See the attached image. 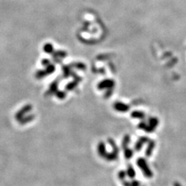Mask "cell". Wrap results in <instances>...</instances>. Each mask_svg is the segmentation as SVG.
Instances as JSON below:
<instances>
[{
    "mask_svg": "<svg viewBox=\"0 0 186 186\" xmlns=\"http://www.w3.org/2000/svg\"><path fill=\"white\" fill-rule=\"evenodd\" d=\"M98 154H99V156L102 157V158H105L106 154H107V152H106V151H105V145H104L103 143H101V144H98Z\"/></svg>",
    "mask_w": 186,
    "mask_h": 186,
    "instance_id": "2",
    "label": "cell"
},
{
    "mask_svg": "<svg viewBox=\"0 0 186 186\" xmlns=\"http://www.w3.org/2000/svg\"><path fill=\"white\" fill-rule=\"evenodd\" d=\"M137 164L139 167V168L141 169L142 171L143 174L145 176L146 178H151L153 176V171L150 168L149 165L148 164L147 161L143 158H140L137 161Z\"/></svg>",
    "mask_w": 186,
    "mask_h": 186,
    "instance_id": "1",
    "label": "cell"
},
{
    "mask_svg": "<svg viewBox=\"0 0 186 186\" xmlns=\"http://www.w3.org/2000/svg\"><path fill=\"white\" fill-rule=\"evenodd\" d=\"M135 171L132 165H129L127 170V175L130 178H134L135 177Z\"/></svg>",
    "mask_w": 186,
    "mask_h": 186,
    "instance_id": "3",
    "label": "cell"
},
{
    "mask_svg": "<svg viewBox=\"0 0 186 186\" xmlns=\"http://www.w3.org/2000/svg\"><path fill=\"white\" fill-rule=\"evenodd\" d=\"M124 154H125V158L127 159H130V158H133V155H134V151H132L131 149H129V148H126L124 149Z\"/></svg>",
    "mask_w": 186,
    "mask_h": 186,
    "instance_id": "5",
    "label": "cell"
},
{
    "mask_svg": "<svg viewBox=\"0 0 186 186\" xmlns=\"http://www.w3.org/2000/svg\"><path fill=\"white\" fill-rule=\"evenodd\" d=\"M154 142L151 141V142L149 144V146L148 147V149H147V151H146V156L147 157L151 156V154H152V151H153V149H154Z\"/></svg>",
    "mask_w": 186,
    "mask_h": 186,
    "instance_id": "4",
    "label": "cell"
},
{
    "mask_svg": "<svg viewBox=\"0 0 186 186\" xmlns=\"http://www.w3.org/2000/svg\"><path fill=\"white\" fill-rule=\"evenodd\" d=\"M130 186H141V185L138 181H137V180H134V181H132L131 182H130Z\"/></svg>",
    "mask_w": 186,
    "mask_h": 186,
    "instance_id": "7",
    "label": "cell"
},
{
    "mask_svg": "<svg viewBox=\"0 0 186 186\" xmlns=\"http://www.w3.org/2000/svg\"><path fill=\"white\" fill-rule=\"evenodd\" d=\"M126 176H127V172L123 171H119V173L118 174V177H119V178L120 179L121 181H123V180H124Z\"/></svg>",
    "mask_w": 186,
    "mask_h": 186,
    "instance_id": "6",
    "label": "cell"
},
{
    "mask_svg": "<svg viewBox=\"0 0 186 186\" xmlns=\"http://www.w3.org/2000/svg\"><path fill=\"white\" fill-rule=\"evenodd\" d=\"M123 185L124 186H130V182H128V181H125L123 182Z\"/></svg>",
    "mask_w": 186,
    "mask_h": 186,
    "instance_id": "8",
    "label": "cell"
},
{
    "mask_svg": "<svg viewBox=\"0 0 186 186\" xmlns=\"http://www.w3.org/2000/svg\"><path fill=\"white\" fill-rule=\"evenodd\" d=\"M174 186H181V184H178V183H175V184H174Z\"/></svg>",
    "mask_w": 186,
    "mask_h": 186,
    "instance_id": "9",
    "label": "cell"
}]
</instances>
